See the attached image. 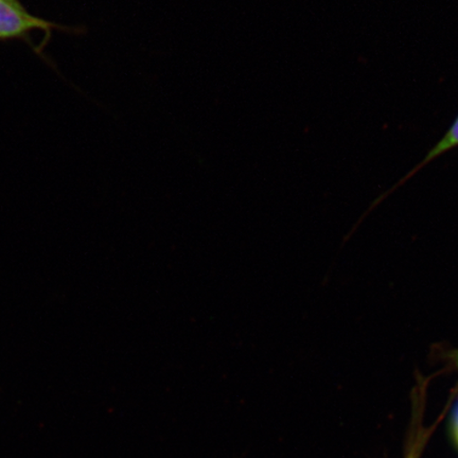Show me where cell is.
Masks as SVG:
<instances>
[{
	"label": "cell",
	"mask_w": 458,
	"mask_h": 458,
	"mask_svg": "<svg viewBox=\"0 0 458 458\" xmlns=\"http://www.w3.org/2000/svg\"><path fill=\"white\" fill-rule=\"evenodd\" d=\"M410 458H415L413 455H411Z\"/></svg>",
	"instance_id": "obj_4"
},
{
	"label": "cell",
	"mask_w": 458,
	"mask_h": 458,
	"mask_svg": "<svg viewBox=\"0 0 458 458\" xmlns=\"http://www.w3.org/2000/svg\"><path fill=\"white\" fill-rule=\"evenodd\" d=\"M456 147H458V116L454 124H452V127L449 129V131H446L443 139L440 140L437 145H435L432 150H429L427 157L423 159V162L418 165V167L413 172H411L410 175L414 174L415 172L422 168L423 165H426L429 162H432V160L435 158L443 156V154L452 150V148Z\"/></svg>",
	"instance_id": "obj_2"
},
{
	"label": "cell",
	"mask_w": 458,
	"mask_h": 458,
	"mask_svg": "<svg viewBox=\"0 0 458 458\" xmlns=\"http://www.w3.org/2000/svg\"><path fill=\"white\" fill-rule=\"evenodd\" d=\"M38 29L50 36L56 30L79 32L78 29L62 27L54 22L38 19L28 13L20 0H0V39L28 38V33Z\"/></svg>",
	"instance_id": "obj_1"
},
{
	"label": "cell",
	"mask_w": 458,
	"mask_h": 458,
	"mask_svg": "<svg viewBox=\"0 0 458 458\" xmlns=\"http://www.w3.org/2000/svg\"><path fill=\"white\" fill-rule=\"evenodd\" d=\"M454 359L455 363H456L457 368H458V352H456L454 353Z\"/></svg>",
	"instance_id": "obj_3"
}]
</instances>
